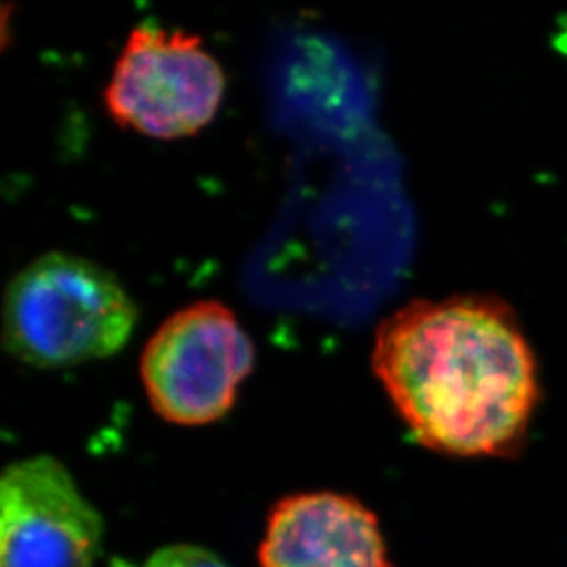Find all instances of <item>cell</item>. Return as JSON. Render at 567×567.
I'll return each mask as SVG.
<instances>
[{
    "label": "cell",
    "instance_id": "cell-7",
    "mask_svg": "<svg viewBox=\"0 0 567 567\" xmlns=\"http://www.w3.org/2000/svg\"><path fill=\"white\" fill-rule=\"evenodd\" d=\"M142 567H228L223 558L206 547L193 544H172L161 547Z\"/></svg>",
    "mask_w": 567,
    "mask_h": 567
},
{
    "label": "cell",
    "instance_id": "cell-4",
    "mask_svg": "<svg viewBox=\"0 0 567 567\" xmlns=\"http://www.w3.org/2000/svg\"><path fill=\"white\" fill-rule=\"evenodd\" d=\"M226 78L203 41L144 22L133 28L105 89V107L122 127L156 140L203 131L225 97Z\"/></svg>",
    "mask_w": 567,
    "mask_h": 567
},
{
    "label": "cell",
    "instance_id": "cell-5",
    "mask_svg": "<svg viewBox=\"0 0 567 567\" xmlns=\"http://www.w3.org/2000/svg\"><path fill=\"white\" fill-rule=\"evenodd\" d=\"M103 518L52 455L6 466L0 480V567H94Z\"/></svg>",
    "mask_w": 567,
    "mask_h": 567
},
{
    "label": "cell",
    "instance_id": "cell-3",
    "mask_svg": "<svg viewBox=\"0 0 567 567\" xmlns=\"http://www.w3.org/2000/svg\"><path fill=\"white\" fill-rule=\"evenodd\" d=\"M254 360L252 340L230 307L197 301L156 329L140 359V375L164 421L204 426L230 413Z\"/></svg>",
    "mask_w": 567,
    "mask_h": 567
},
{
    "label": "cell",
    "instance_id": "cell-6",
    "mask_svg": "<svg viewBox=\"0 0 567 567\" xmlns=\"http://www.w3.org/2000/svg\"><path fill=\"white\" fill-rule=\"evenodd\" d=\"M261 567H395L375 513L348 494L279 499L259 546Z\"/></svg>",
    "mask_w": 567,
    "mask_h": 567
},
{
    "label": "cell",
    "instance_id": "cell-2",
    "mask_svg": "<svg viewBox=\"0 0 567 567\" xmlns=\"http://www.w3.org/2000/svg\"><path fill=\"white\" fill-rule=\"evenodd\" d=\"M136 320L134 301L107 268L50 252L8 285L2 337L6 349L24 364L70 368L118 353Z\"/></svg>",
    "mask_w": 567,
    "mask_h": 567
},
{
    "label": "cell",
    "instance_id": "cell-1",
    "mask_svg": "<svg viewBox=\"0 0 567 567\" xmlns=\"http://www.w3.org/2000/svg\"><path fill=\"white\" fill-rule=\"evenodd\" d=\"M371 365L413 437L449 455L513 452L540 399L524 329L493 296L408 303L380 321Z\"/></svg>",
    "mask_w": 567,
    "mask_h": 567
}]
</instances>
